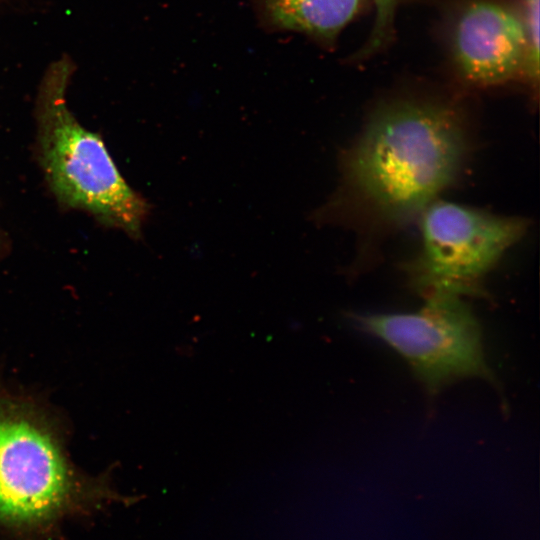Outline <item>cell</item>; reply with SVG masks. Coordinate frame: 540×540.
<instances>
[{
    "label": "cell",
    "instance_id": "obj_1",
    "mask_svg": "<svg viewBox=\"0 0 540 540\" xmlns=\"http://www.w3.org/2000/svg\"><path fill=\"white\" fill-rule=\"evenodd\" d=\"M460 114L442 103L397 100L373 113L342 160L325 221L349 215L389 229L406 224L457 178L468 152Z\"/></svg>",
    "mask_w": 540,
    "mask_h": 540
},
{
    "label": "cell",
    "instance_id": "obj_2",
    "mask_svg": "<svg viewBox=\"0 0 540 540\" xmlns=\"http://www.w3.org/2000/svg\"><path fill=\"white\" fill-rule=\"evenodd\" d=\"M107 481L79 471L57 427L31 399L0 391V523L44 531L64 516L117 499Z\"/></svg>",
    "mask_w": 540,
    "mask_h": 540
},
{
    "label": "cell",
    "instance_id": "obj_3",
    "mask_svg": "<svg viewBox=\"0 0 540 540\" xmlns=\"http://www.w3.org/2000/svg\"><path fill=\"white\" fill-rule=\"evenodd\" d=\"M74 63L49 65L36 100L38 154L51 191L68 208L140 237L150 206L120 174L101 137L82 126L67 104Z\"/></svg>",
    "mask_w": 540,
    "mask_h": 540
},
{
    "label": "cell",
    "instance_id": "obj_4",
    "mask_svg": "<svg viewBox=\"0 0 540 540\" xmlns=\"http://www.w3.org/2000/svg\"><path fill=\"white\" fill-rule=\"evenodd\" d=\"M419 216L420 247L405 270L412 288L425 298L484 295V278L528 226L520 217L440 199Z\"/></svg>",
    "mask_w": 540,
    "mask_h": 540
},
{
    "label": "cell",
    "instance_id": "obj_5",
    "mask_svg": "<svg viewBox=\"0 0 540 540\" xmlns=\"http://www.w3.org/2000/svg\"><path fill=\"white\" fill-rule=\"evenodd\" d=\"M412 313L348 314L353 326L381 339L410 365L430 396L463 378L497 387L480 324L462 297L434 295Z\"/></svg>",
    "mask_w": 540,
    "mask_h": 540
},
{
    "label": "cell",
    "instance_id": "obj_6",
    "mask_svg": "<svg viewBox=\"0 0 540 540\" xmlns=\"http://www.w3.org/2000/svg\"><path fill=\"white\" fill-rule=\"evenodd\" d=\"M454 48L462 73L475 84H499L526 68L522 20L497 3L475 2L463 11L455 28Z\"/></svg>",
    "mask_w": 540,
    "mask_h": 540
},
{
    "label": "cell",
    "instance_id": "obj_7",
    "mask_svg": "<svg viewBox=\"0 0 540 540\" xmlns=\"http://www.w3.org/2000/svg\"><path fill=\"white\" fill-rule=\"evenodd\" d=\"M283 28L332 37L355 15L361 0H262Z\"/></svg>",
    "mask_w": 540,
    "mask_h": 540
},
{
    "label": "cell",
    "instance_id": "obj_8",
    "mask_svg": "<svg viewBox=\"0 0 540 540\" xmlns=\"http://www.w3.org/2000/svg\"><path fill=\"white\" fill-rule=\"evenodd\" d=\"M539 1L521 0L524 11V18L521 20L527 39L525 71L535 80H537L539 73Z\"/></svg>",
    "mask_w": 540,
    "mask_h": 540
},
{
    "label": "cell",
    "instance_id": "obj_9",
    "mask_svg": "<svg viewBox=\"0 0 540 540\" xmlns=\"http://www.w3.org/2000/svg\"><path fill=\"white\" fill-rule=\"evenodd\" d=\"M375 21L372 30L371 47L380 44L386 37L392 24L396 7L401 0H373Z\"/></svg>",
    "mask_w": 540,
    "mask_h": 540
}]
</instances>
